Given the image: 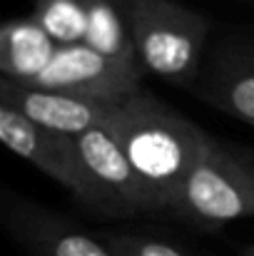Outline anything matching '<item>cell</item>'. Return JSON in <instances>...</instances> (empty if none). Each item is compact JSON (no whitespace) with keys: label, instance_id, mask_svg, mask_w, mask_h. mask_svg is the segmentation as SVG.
Here are the masks:
<instances>
[{"label":"cell","instance_id":"cell-14","mask_svg":"<svg viewBox=\"0 0 254 256\" xmlns=\"http://www.w3.org/2000/svg\"><path fill=\"white\" fill-rule=\"evenodd\" d=\"M242 256H254V244H247V246H242Z\"/></svg>","mask_w":254,"mask_h":256},{"label":"cell","instance_id":"cell-10","mask_svg":"<svg viewBox=\"0 0 254 256\" xmlns=\"http://www.w3.org/2000/svg\"><path fill=\"white\" fill-rule=\"evenodd\" d=\"M130 5L132 0H85L87 25L83 42L120 68L142 72L135 52Z\"/></svg>","mask_w":254,"mask_h":256},{"label":"cell","instance_id":"cell-6","mask_svg":"<svg viewBox=\"0 0 254 256\" xmlns=\"http://www.w3.org/2000/svg\"><path fill=\"white\" fill-rule=\"evenodd\" d=\"M3 224L30 256H117L105 236L15 194L3 196Z\"/></svg>","mask_w":254,"mask_h":256},{"label":"cell","instance_id":"cell-2","mask_svg":"<svg viewBox=\"0 0 254 256\" xmlns=\"http://www.w3.org/2000/svg\"><path fill=\"white\" fill-rule=\"evenodd\" d=\"M135 52L142 70L177 87H192L202 75L209 20L177 0H132Z\"/></svg>","mask_w":254,"mask_h":256},{"label":"cell","instance_id":"cell-11","mask_svg":"<svg viewBox=\"0 0 254 256\" xmlns=\"http://www.w3.org/2000/svg\"><path fill=\"white\" fill-rule=\"evenodd\" d=\"M60 45L38 25L33 15L8 20L0 30V70L5 80L33 82L53 60Z\"/></svg>","mask_w":254,"mask_h":256},{"label":"cell","instance_id":"cell-7","mask_svg":"<svg viewBox=\"0 0 254 256\" xmlns=\"http://www.w3.org/2000/svg\"><path fill=\"white\" fill-rule=\"evenodd\" d=\"M28 85L83 94V97H97L107 102H117L142 90L140 72L120 68L117 62L107 60L97 50L87 48L85 42L60 45L53 60L48 62V68Z\"/></svg>","mask_w":254,"mask_h":256},{"label":"cell","instance_id":"cell-8","mask_svg":"<svg viewBox=\"0 0 254 256\" xmlns=\"http://www.w3.org/2000/svg\"><path fill=\"white\" fill-rule=\"evenodd\" d=\"M0 102L10 104L20 114H25L30 122L45 130L68 134V137H80L95 127H107L112 104H115V102L97 100V97L20 85L5 78L0 82Z\"/></svg>","mask_w":254,"mask_h":256},{"label":"cell","instance_id":"cell-13","mask_svg":"<svg viewBox=\"0 0 254 256\" xmlns=\"http://www.w3.org/2000/svg\"><path fill=\"white\" fill-rule=\"evenodd\" d=\"M107 244L117 256H189L179 246L165 239L142 236V234H105Z\"/></svg>","mask_w":254,"mask_h":256},{"label":"cell","instance_id":"cell-5","mask_svg":"<svg viewBox=\"0 0 254 256\" xmlns=\"http://www.w3.org/2000/svg\"><path fill=\"white\" fill-rule=\"evenodd\" d=\"M75 140L95 189V214L132 216L157 212L145 182L107 127H95Z\"/></svg>","mask_w":254,"mask_h":256},{"label":"cell","instance_id":"cell-3","mask_svg":"<svg viewBox=\"0 0 254 256\" xmlns=\"http://www.w3.org/2000/svg\"><path fill=\"white\" fill-rule=\"evenodd\" d=\"M169 212L199 229H219L254 216V164L212 137L179 184Z\"/></svg>","mask_w":254,"mask_h":256},{"label":"cell","instance_id":"cell-4","mask_svg":"<svg viewBox=\"0 0 254 256\" xmlns=\"http://www.w3.org/2000/svg\"><path fill=\"white\" fill-rule=\"evenodd\" d=\"M0 142L13 154L65 186L83 206L95 212V189L83 164V154L75 137L45 130L10 104L0 102Z\"/></svg>","mask_w":254,"mask_h":256},{"label":"cell","instance_id":"cell-12","mask_svg":"<svg viewBox=\"0 0 254 256\" xmlns=\"http://www.w3.org/2000/svg\"><path fill=\"white\" fill-rule=\"evenodd\" d=\"M33 18L58 45L83 42L87 12L85 2L78 0H38Z\"/></svg>","mask_w":254,"mask_h":256},{"label":"cell","instance_id":"cell-15","mask_svg":"<svg viewBox=\"0 0 254 256\" xmlns=\"http://www.w3.org/2000/svg\"><path fill=\"white\" fill-rule=\"evenodd\" d=\"M78 2H85V0H78Z\"/></svg>","mask_w":254,"mask_h":256},{"label":"cell","instance_id":"cell-1","mask_svg":"<svg viewBox=\"0 0 254 256\" xmlns=\"http://www.w3.org/2000/svg\"><path fill=\"white\" fill-rule=\"evenodd\" d=\"M107 130L145 182L157 212H169L179 184L212 142L197 122L145 90L112 104Z\"/></svg>","mask_w":254,"mask_h":256},{"label":"cell","instance_id":"cell-9","mask_svg":"<svg viewBox=\"0 0 254 256\" xmlns=\"http://www.w3.org/2000/svg\"><path fill=\"white\" fill-rule=\"evenodd\" d=\"M197 92L217 110L254 127V45L222 48L199 75Z\"/></svg>","mask_w":254,"mask_h":256}]
</instances>
